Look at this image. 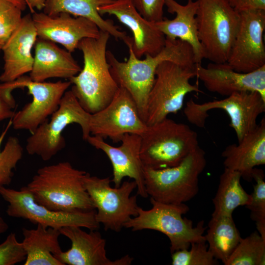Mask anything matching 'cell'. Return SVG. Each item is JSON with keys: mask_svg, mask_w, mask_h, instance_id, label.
Returning <instances> with one entry per match:
<instances>
[{"mask_svg": "<svg viewBox=\"0 0 265 265\" xmlns=\"http://www.w3.org/2000/svg\"><path fill=\"white\" fill-rule=\"evenodd\" d=\"M22 232L26 254L24 265H63L54 257L62 251L58 229L38 225L35 229L24 228Z\"/></svg>", "mask_w": 265, "mask_h": 265, "instance_id": "obj_25", "label": "cell"}, {"mask_svg": "<svg viewBox=\"0 0 265 265\" xmlns=\"http://www.w3.org/2000/svg\"><path fill=\"white\" fill-rule=\"evenodd\" d=\"M198 35L205 58L226 62L236 35L239 14L228 0H197Z\"/></svg>", "mask_w": 265, "mask_h": 265, "instance_id": "obj_7", "label": "cell"}, {"mask_svg": "<svg viewBox=\"0 0 265 265\" xmlns=\"http://www.w3.org/2000/svg\"><path fill=\"white\" fill-rule=\"evenodd\" d=\"M91 115L82 107L73 91L67 90L51 120L45 121L27 138V153L37 155L44 161L51 159L65 147L62 132L67 126L73 123L80 127L82 138L86 141L91 135Z\"/></svg>", "mask_w": 265, "mask_h": 265, "instance_id": "obj_8", "label": "cell"}, {"mask_svg": "<svg viewBox=\"0 0 265 265\" xmlns=\"http://www.w3.org/2000/svg\"><path fill=\"white\" fill-rule=\"evenodd\" d=\"M38 38L32 14L21 22L2 49L4 65L0 82H10L30 73L33 63L31 50Z\"/></svg>", "mask_w": 265, "mask_h": 265, "instance_id": "obj_21", "label": "cell"}, {"mask_svg": "<svg viewBox=\"0 0 265 265\" xmlns=\"http://www.w3.org/2000/svg\"><path fill=\"white\" fill-rule=\"evenodd\" d=\"M32 18L38 37L61 44L70 53L78 49L82 39L100 35V29L93 22L67 13L49 16L34 12Z\"/></svg>", "mask_w": 265, "mask_h": 265, "instance_id": "obj_17", "label": "cell"}, {"mask_svg": "<svg viewBox=\"0 0 265 265\" xmlns=\"http://www.w3.org/2000/svg\"><path fill=\"white\" fill-rule=\"evenodd\" d=\"M166 0H132L138 12L147 20L156 23L163 19Z\"/></svg>", "mask_w": 265, "mask_h": 265, "instance_id": "obj_35", "label": "cell"}, {"mask_svg": "<svg viewBox=\"0 0 265 265\" xmlns=\"http://www.w3.org/2000/svg\"><path fill=\"white\" fill-rule=\"evenodd\" d=\"M147 127L134 100L122 87H119L107 105L91 115L90 134L104 139L109 138L114 142L121 141L127 133L141 135Z\"/></svg>", "mask_w": 265, "mask_h": 265, "instance_id": "obj_14", "label": "cell"}, {"mask_svg": "<svg viewBox=\"0 0 265 265\" xmlns=\"http://www.w3.org/2000/svg\"><path fill=\"white\" fill-rule=\"evenodd\" d=\"M152 208L145 210L139 207L138 214L132 217L124 226L132 231L145 229L160 232L170 241L172 253L181 249H188L191 243L206 241L203 234L206 229L204 220L193 226L192 220L183 215L189 211L188 207L180 204H166L150 198Z\"/></svg>", "mask_w": 265, "mask_h": 265, "instance_id": "obj_6", "label": "cell"}, {"mask_svg": "<svg viewBox=\"0 0 265 265\" xmlns=\"http://www.w3.org/2000/svg\"><path fill=\"white\" fill-rule=\"evenodd\" d=\"M265 239L258 231L241 238L225 265H265Z\"/></svg>", "mask_w": 265, "mask_h": 265, "instance_id": "obj_29", "label": "cell"}, {"mask_svg": "<svg viewBox=\"0 0 265 265\" xmlns=\"http://www.w3.org/2000/svg\"><path fill=\"white\" fill-rule=\"evenodd\" d=\"M23 153L24 149L18 138L9 137L0 154V187L10 184L13 170L22 159Z\"/></svg>", "mask_w": 265, "mask_h": 265, "instance_id": "obj_31", "label": "cell"}, {"mask_svg": "<svg viewBox=\"0 0 265 265\" xmlns=\"http://www.w3.org/2000/svg\"><path fill=\"white\" fill-rule=\"evenodd\" d=\"M196 77L194 66L165 61L156 71L155 80L147 103L146 124L153 125L182 109L186 95L201 92L190 80Z\"/></svg>", "mask_w": 265, "mask_h": 265, "instance_id": "obj_9", "label": "cell"}, {"mask_svg": "<svg viewBox=\"0 0 265 265\" xmlns=\"http://www.w3.org/2000/svg\"><path fill=\"white\" fill-rule=\"evenodd\" d=\"M190 249L172 253V265H217L219 262L208 249L206 241L191 243Z\"/></svg>", "mask_w": 265, "mask_h": 265, "instance_id": "obj_32", "label": "cell"}, {"mask_svg": "<svg viewBox=\"0 0 265 265\" xmlns=\"http://www.w3.org/2000/svg\"><path fill=\"white\" fill-rule=\"evenodd\" d=\"M102 15H114L132 31V49L135 56L155 55L163 48L166 38L156 26L155 23L143 18L138 12L132 0H113L98 8Z\"/></svg>", "mask_w": 265, "mask_h": 265, "instance_id": "obj_18", "label": "cell"}, {"mask_svg": "<svg viewBox=\"0 0 265 265\" xmlns=\"http://www.w3.org/2000/svg\"><path fill=\"white\" fill-rule=\"evenodd\" d=\"M231 6L239 12L251 9L265 10V0H228Z\"/></svg>", "mask_w": 265, "mask_h": 265, "instance_id": "obj_37", "label": "cell"}, {"mask_svg": "<svg viewBox=\"0 0 265 265\" xmlns=\"http://www.w3.org/2000/svg\"><path fill=\"white\" fill-rule=\"evenodd\" d=\"M84 171L68 161L38 169L26 186L36 202L55 211L87 212L95 209L86 190Z\"/></svg>", "mask_w": 265, "mask_h": 265, "instance_id": "obj_2", "label": "cell"}, {"mask_svg": "<svg viewBox=\"0 0 265 265\" xmlns=\"http://www.w3.org/2000/svg\"></svg>", "mask_w": 265, "mask_h": 265, "instance_id": "obj_42", "label": "cell"}, {"mask_svg": "<svg viewBox=\"0 0 265 265\" xmlns=\"http://www.w3.org/2000/svg\"><path fill=\"white\" fill-rule=\"evenodd\" d=\"M123 41L128 48L129 58L127 61H120L111 51H107L110 72L119 87L125 89L130 94L141 118L146 122L148 97L159 65L169 61L194 66L196 63L193 52L187 43L166 38L165 45L159 53L155 55L146 54L145 59H141L133 52L132 38L127 36Z\"/></svg>", "mask_w": 265, "mask_h": 265, "instance_id": "obj_1", "label": "cell"}, {"mask_svg": "<svg viewBox=\"0 0 265 265\" xmlns=\"http://www.w3.org/2000/svg\"><path fill=\"white\" fill-rule=\"evenodd\" d=\"M13 2L18 7L21 9L22 11H24L27 6V3L25 0H8Z\"/></svg>", "mask_w": 265, "mask_h": 265, "instance_id": "obj_40", "label": "cell"}, {"mask_svg": "<svg viewBox=\"0 0 265 265\" xmlns=\"http://www.w3.org/2000/svg\"><path fill=\"white\" fill-rule=\"evenodd\" d=\"M108 177L100 178L87 173L84 185L95 208V217L106 231L119 232L132 216L138 214L137 196H131L137 188L134 181H124L118 187H112Z\"/></svg>", "mask_w": 265, "mask_h": 265, "instance_id": "obj_10", "label": "cell"}, {"mask_svg": "<svg viewBox=\"0 0 265 265\" xmlns=\"http://www.w3.org/2000/svg\"><path fill=\"white\" fill-rule=\"evenodd\" d=\"M110 36L100 30L98 38H86L80 41L78 49L82 53L83 66L69 79L73 85L71 90L82 107L91 114L107 105L119 89L106 58Z\"/></svg>", "mask_w": 265, "mask_h": 265, "instance_id": "obj_3", "label": "cell"}, {"mask_svg": "<svg viewBox=\"0 0 265 265\" xmlns=\"http://www.w3.org/2000/svg\"><path fill=\"white\" fill-rule=\"evenodd\" d=\"M165 5L169 13L175 14V17L172 20L163 18L155 23L156 26L165 38L187 43L193 50L195 63H201L205 57L198 35L197 0H187L186 4L183 5L175 0H166Z\"/></svg>", "mask_w": 265, "mask_h": 265, "instance_id": "obj_23", "label": "cell"}, {"mask_svg": "<svg viewBox=\"0 0 265 265\" xmlns=\"http://www.w3.org/2000/svg\"><path fill=\"white\" fill-rule=\"evenodd\" d=\"M224 110L230 119L229 126L234 130L238 142L257 126L259 116L265 111V99L258 92L234 93L221 100L199 104L192 99L186 102L184 114L190 123L204 128L212 109Z\"/></svg>", "mask_w": 265, "mask_h": 265, "instance_id": "obj_11", "label": "cell"}, {"mask_svg": "<svg viewBox=\"0 0 265 265\" xmlns=\"http://www.w3.org/2000/svg\"><path fill=\"white\" fill-rule=\"evenodd\" d=\"M11 126H12V118L10 119V120L8 122L6 127H5L4 130L2 131V132L0 135V154L1 153L0 148H1V144L2 143V142L4 140V138L6 134L7 133L8 131L9 130V129H10Z\"/></svg>", "mask_w": 265, "mask_h": 265, "instance_id": "obj_39", "label": "cell"}, {"mask_svg": "<svg viewBox=\"0 0 265 265\" xmlns=\"http://www.w3.org/2000/svg\"><path fill=\"white\" fill-rule=\"evenodd\" d=\"M196 77L210 92L228 96L234 93L254 91L265 99V65L244 73L236 71L227 62L214 63L203 67L195 64Z\"/></svg>", "mask_w": 265, "mask_h": 265, "instance_id": "obj_19", "label": "cell"}, {"mask_svg": "<svg viewBox=\"0 0 265 265\" xmlns=\"http://www.w3.org/2000/svg\"><path fill=\"white\" fill-rule=\"evenodd\" d=\"M26 257L23 243L14 233H10L0 243V265H15L25 261Z\"/></svg>", "mask_w": 265, "mask_h": 265, "instance_id": "obj_34", "label": "cell"}, {"mask_svg": "<svg viewBox=\"0 0 265 265\" xmlns=\"http://www.w3.org/2000/svg\"><path fill=\"white\" fill-rule=\"evenodd\" d=\"M22 10L8 0H0V53L20 25Z\"/></svg>", "mask_w": 265, "mask_h": 265, "instance_id": "obj_33", "label": "cell"}, {"mask_svg": "<svg viewBox=\"0 0 265 265\" xmlns=\"http://www.w3.org/2000/svg\"><path fill=\"white\" fill-rule=\"evenodd\" d=\"M34 49L33 63L29 76L33 81H44L51 78L69 80L81 69L72 53L52 41L38 37Z\"/></svg>", "mask_w": 265, "mask_h": 265, "instance_id": "obj_22", "label": "cell"}, {"mask_svg": "<svg viewBox=\"0 0 265 265\" xmlns=\"http://www.w3.org/2000/svg\"><path fill=\"white\" fill-rule=\"evenodd\" d=\"M239 14L238 29L226 62L236 71L246 73L265 65V10Z\"/></svg>", "mask_w": 265, "mask_h": 265, "instance_id": "obj_15", "label": "cell"}, {"mask_svg": "<svg viewBox=\"0 0 265 265\" xmlns=\"http://www.w3.org/2000/svg\"><path fill=\"white\" fill-rule=\"evenodd\" d=\"M15 101L11 92L0 88V123L13 117Z\"/></svg>", "mask_w": 265, "mask_h": 265, "instance_id": "obj_36", "label": "cell"}, {"mask_svg": "<svg viewBox=\"0 0 265 265\" xmlns=\"http://www.w3.org/2000/svg\"><path fill=\"white\" fill-rule=\"evenodd\" d=\"M27 5L29 7L32 13H34V8H36L39 11L43 9L46 0H25Z\"/></svg>", "mask_w": 265, "mask_h": 265, "instance_id": "obj_38", "label": "cell"}, {"mask_svg": "<svg viewBox=\"0 0 265 265\" xmlns=\"http://www.w3.org/2000/svg\"><path fill=\"white\" fill-rule=\"evenodd\" d=\"M113 0H46L43 12L55 16L64 12L75 17L88 19L96 24L101 30L107 32L116 39L123 40L127 36L111 20H105L98 12V8Z\"/></svg>", "mask_w": 265, "mask_h": 265, "instance_id": "obj_26", "label": "cell"}, {"mask_svg": "<svg viewBox=\"0 0 265 265\" xmlns=\"http://www.w3.org/2000/svg\"><path fill=\"white\" fill-rule=\"evenodd\" d=\"M59 230L71 242L69 249L54 256L63 265H129L133 260L129 255L114 261L108 258L106 240L97 230L88 233L77 226L64 227Z\"/></svg>", "mask_w": 265, "mask_h": 265, "instance_id": "obj_20", "label": "cell"}, {"mask_svg": "<svg viewBox=\"0 0 265 265\" xmlns=\"http://www.w3.org/2000/svg\"><path fill=\"white\" fill-rule=\"evenodd\" d=\"M206 165V154L198 145L177 165L155 169L144 167L148 195L166 204L185 203L199 191V177Z\"/></svg>", "mask_w": 265, "mask_h": 265, "instance_id": "obj_4", "label": "cell"}, {"mask_svg": "<svg viewBox=\"0 0 265 265\" xmlns=\"http://www.w3.org/2000/svg\"><path fill=\"white\" fill-rule=\"evenodd\" d=\"M0 195L8 204L6 212L10 217L23 218L44 228L58 230L67 226L80 227L89 230H97L100 227L95 210L74 212L50 210L36 202L26 186L19 190L0 187Z\"/></svg>", "mask_w": 265, "mask_h": 265, "instance_id": "obj_12", "label": "cell"}, {"mask_svg": "<svg viewBox=\"0 0 265 265\" xmlns=\"http://www.w3.org/2000/svg\"><path fill=\"white\" fill-rule=\"evenodd\" d=\"M0 84L11 92L16 88H27L32 100L15 112L12 126L15 130H27L31 133L58 109L63 95L72 85L70 80L36 81L25 76Z\"/></svg>", "mask_w": 265, "mask_h": 265, "instance_id": "obj_13", "label": "cell"}, {"mask_svg": "<svg viewBox=\"0 0 265 265\" xmlns=\"http://www.w3.org/2000/svg\"><path fill=\"white\" fill-rule=\"evenodd\" d=\"M241 174L224 168L219 178L216 193L212 199L214 211L212 216H232L239 206H246L251 202V194L247 193L240 184Z\"/></svg>", "mask_w": 265, "mask_h": 265, "instance_id": "obj_28", "label": "cell"}, {"mask_svg": "<svg viewBox=\"0 0 265 265\" xmlns=\"http://www.w3.org/2000/svg\"><path fill=\"white\" fill-rule=\"evenodd\" d=\"M208 249L225 264L241 238L232 216H212L205 236Z\"/></svg>", "mask_w": 265, "mask_h": 265, "instance_id": "obj_27", "label": "cell"}, {"mask_svg": "<svg viewBox=\"0 0 265 265\" xmlns=\"http://www.w3.org/2000/svg\"><path fill=\"white\" fill-rule=\"evenodd\" d=\"M97 136L90 135L86 141L97 149L104 152L110 160L113 170L111 182L118 187L125 177L132 179L137 185V194L148 196L144 184V166L140 158L141 137L132 133L125 134L118 147L110 145Z\"/></svg>", "mask_w": 265, "mask_h": 265, "instance_id": "obj_16", "label": "cell"}, {"mask_svg": "<svg viewBox=\"0 0 265 265\" xmlns=\"http://www.w3.org/2000/svg\"><path fill=\"white\" fill-rule=\"evenodd\" d=\"M251 177L256 184L251 194V202L246 207L251 212V218L255 222L258 232L265 239V182L264 171L255 167Z\"/></svg>", "mask_w": 265, "mask_h": 265, "instance_id": "obj_30", "label": "cell"}, {"mask_svg": "<svg viewBox=\"0 0 265 265\" xmlns=\"http://www.w3.org/2000/svg\"><path fill=\"white\" fill-rule=\"evenodd\" d=\"M224 167L239 172L247 181L257 166L265 164V118L238 142L227 146L222 153Z\"/></svg>", "mask_w": 265, "mask_h": 265, "instance_id": "obj_24", "label": "cell"}, {"mask_svg": "<svg viewBox=\"0 0 265 265\" xmlns=\"http://www.w3.org/2000/svg\"><path fill=\"white\" fill-rule=\"evenodd\" d=\"M8 228L7 223L2 217L0 216V236L5 233Z\"/></svg>", "mask_w": 265, "mask_h": 265, "instance_id": "obj_41", "label": "cell"}, {"mask_svg": "<svg viewBox=\"0 0 265 265\" xmlns=\"http://www.w3.org/2000/svg\"><path fill=\"white\" fill-rule=\"evenodd\" d=\"M141 137L143 166L155 169L177 165L199 145L195 131L167 117L147 126Z\"/></svg>", "mask_w": 265, "mask_h": 265, "instance_id": "obj_5", "label": "cell"}]
</instances>
